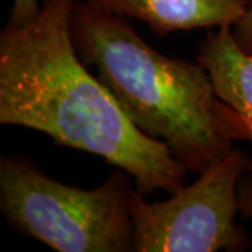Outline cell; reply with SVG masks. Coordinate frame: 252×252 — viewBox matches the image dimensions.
<instances>
[{
  "label": "cell",
  "instance_id": "cell-8",
  "mask_svg": "<svg viewBox=\"0 0 252 252\" xmlns=\"http://www.w3.org/2000/svg\"><path fill=\"white\" fill-rule=\"evenodd\" d=\"M233 31L238 45L247 54L252 55V0H250V6L245 16L233 27Z\"/></svg>",
  "mask_w": 252,
  "mask_h": 252
},
{
  "label": "cell",
  "instance_id": "cell-5",
  "mask_svg": "<svg viewBox=\"0 0 252 252\" xmlns=\"http://www.w3.org/2000/svg\"><path fill=\"white\" fill-rule=\"evenodd\" d=\"M101 9L147 24L157 36L196 28L234 27L250 0H89Z\"/></svg>",
  "mask_w": 252,
  "mask_h": 252
},
{
  "label": "cell",
  "instance_id": "cell-9",
  "mask_svg": "<svg viewBox=\"0 0 252 252\" xmlns=\"http://www.w3.org/2000/svg\"><path fill=\"white\" fill-rule=\"evenodd\" d=\"M240 213L252 221V174L247 172L238 184Z\"/></svg>",
  "mask_w": 252,
  "mask_h": 252
},
{
  "label": "cell",
  "instance_id": "cell-1",
  "mask_svg": "<svg viewBox=\"0 0 252 252\" xmlns=\"http://www.w3.org/2000/svg\"><path fill=\"white\" fill-rule=\"evenodd\" d=\"M77 0H44L32 21L0 32V124L102 157L126 171L144 196L174 193L188 170L161 140L127 118L77 55L70 21Z\"/></svg>",
  "mask_w": 252,
  "mask_h": 252
},
{
  "label": "cell",
  "instance_id": "cell-6",
  "mask_svg": "<svg viewBox=\"0 0 252 252\" xmlns=\"http://www.w3.org/2000/svg\"><path fill=\"white\" fill-rule=\"evenodd\" d=\"M196 61L209 73L217 97L241 115L252 144V55L238 45L233 27H221L207 34ZM248 172L252 174V156Z\"/></svg>",
  "mask_w": 252,
  "mask_h": 252
},
{
  "label": "cell",
  "instance_id": "cell-3",
  "mask_svg": "<svg viewBox=\"0 0 252 252\" xmlns=\"http://www.w3.org/2000/svg\"><path fill=\"white\" fill-rule=\"evenodd\" d=\"M130 180L117 168L97 188L81 189L48 177L24 156H3L0 209L17 233L58 252H133Z\"/></svg>",
  "mask_w": 252,
  "mask_h": 252
},
{
  "label": "cell",
  "instance_id": "cell-4",
  "mask_svg": "<svg viewBox=\"0 0 252 252\" xmlns=\"http://www.w3.org/2000/svg\"><path fill=\"white\" fill-rule=\"evenodd\" d=\"M248 165L250 157L234 147L167 200L150 203L133 189L129 210L136 252L245 251L250 237L235 217L238 184Z\"/></svg>",
  "mask_w": 252,
  "mask_h": 252
},
{
  "label": "cell",
  "instance_id": "cell-2",
  "mask_svg": "<svg viewBox=\"0 0 252 252\" xmlns=\"http://www.w3.org/2000/svg\"><path fill=\"white\" fill-rule=\"evenodd\" d=\"M74 49L144 135L161 140L200 174L248 140V126L219 98L206 69L157 52L129 18L77 0L70 21Z\"/></svg>",
  "mask_w": 252,
  "mask_h": 252
},
{
  "label": "cell",
  "instance_id": "cell-7",
  "mask_svg": "<svg viewBox=\"0 0 252 252\" xmlns=\"http://www.w3.org/2000/svg\"><path fill=\"white\" fill-rule=\"evenodd\" d=\"M41 6L42 4H39V0H13V7L7 23L13 26L27 24L38 16Z\"/></svg>",
  "mask_w": 252,
  "mask_h": 252
}]
</instances>
